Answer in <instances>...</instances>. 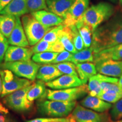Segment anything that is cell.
<instances>
[{"label":"cell","instance_id":"44","mask_svg":"<svg viewBox=\"0 0 122 122\" xmlns=\"http://www.w3.org/2000/svg\"><path fill=\"white\" fill-rule=\"evenodd\" d=\"M2 79H1V76H0V96L1 95V93H2Z\"/></svg>","mask_w":122,"mask_h":122},{"label":"cell","instance_id":"47","mask_svg":"<svg viewBox=\"0 0 122 122\" xmlns=\"http://www.w3.org/2000/svg\"><path fill=\"white\" fill-rule=\"evenodd\" d=\"M122 122V119L119 120H116L115 122Z\"/></svg>","mask_w":122,"mask_h":122},{"label":"cell","instance_id":"12","mask_svg":"<svg viewBox=\"0 0 122 122\" xmlns=\"http://www.w3.org/2000/svg\"><path fill=\"white\" fill-rule=\"evenodd\" d=\"M46 86L52 89H65L77 87L83 85L78 76L64 75L51 81L45 83Z\"/></svg>","mask_w":122,"mask_h":122},{"label":"cell","instance_id":"25","mask_svg":"<svg viewBox=\"0 0 122 122\" xmlns=\"http://www.w3.org/2000/svg\"><path fill=\"white\" fill-rule=\"evenodd\" d=\"M71 62L79 64L86 62H94V53L91 48H85L73 54Z\"/></svg>","mask_w":122,"mask_h":122},{"label":"cell","instance_id":"46","mask_svg":"<svg viewBox=\"0 0 122 122\" xmlns=\"http://www.w3.org/2000/svg\"><path fill=\"white\" fill-rule=\"evenodd\" d=\"M119 1V4L120 7L122 8V0H118Z\"/></svg>","mask_w":122,"mask_h":122},{"label":"cell","instance_id":"6","mask_svg":"<svg viewBox=\"0 0 122 122\" xmlns=\"http://www.w3.org/2000/svg\"><path fill=\"white\" fill-rule=\"evenodd\" d=\"M0 76L2 81V91L1 95L2 97L33 83L32 81L18 77L7 69H0Z\"/></svg>","mask_w":122,"mask_h":122},{"label":"cell","instance_id":"14","mask_svg":"<svg viewBox=\"0 0 122 122\" xmlns=\"http://www.w3.org/2000/svg\"><path fill=\"white\" fill-rule=\"evenodd\" d=\"M7 40L9 44L13 46L25 48L30 46V44L23 27L22 21L19 17H16L15 27L10 36L7 39Z\"/></svg>","mask_w":122,"mask_h":122},{"label":"cell","instance_id":"11","mask_svg":"<svg viewBox=\"0 0 122 122\" xmlns=\"http://www.w3.org/2000/svg\"><path fill=\"white\" fill-rule=\"evenodd\" d=\"M94 63L99 74L116 78L122 75V61L109 59L97 61Z\"/></svg>","mask_w":122,"mask_h":122},{"label":"cell","instance_id":"1","mask_svg":"<svg viewBox=\"0 0 122 122\" xmlns=\"http://www.w3.org/2000/svg\"><path fill=\"white\" fill-rule=\"evenodd\" d=\"M122 44V13H118L93 33L91 48L94 54Z\"/></svg>","mask_w":122,"mask_h":122},{"label":"cell","instance_id":"28","mask_svg":"<svg viewBox=\"0 0 122 122\" xmlns=\"http://www.w3.org/2000/svg\"><path fill=\"white\" fill-rule=\"evenodd\" d=\"M59 53L46 51L34 54L32 57V60L37 63L48 64L52 63Z\"/></svg>","mask_w":122,"mask_h":122},{"label":"cell","instance_id":"24","mask_svg":"<svg viewBox=\"0 0 122 122\" xmlns=\"http://www.w3.org/2000/svg\"><path fill=\"white\" fill-rule=\"evenodd\" d=\"M46 84L42 80H38L34 83V85L31 88L27 93V99L30 101L33 102L35 100L44 97L46 93Z\"/></svg>","mask_w":122,"mask_h":122},{"label":"cell","instance_id":"3","mask_svg":"<svg viewBox=\"0 0 122 122\" xmlns=\"http://www.w3.org/2000/svg\"><path fill=\"white\" fill-rule=\"evenodd\" d=\"M76 105L75 101H61L45 100L38 104V110L41 114L50 117L61 118L67 117L74 110Z\"/></svg>","mask_w":122,"mask_h":122},{"label":"cell","instance_id":"22","mask_svg":"<svg viewBox=\"0 0 122 122\" xmlns=\"http://www.w3.org/2000/svg\"><path fill=\"white\" fill-rule=\"evenodd\" d=\"M58 40L63 45L65 49L69 52L75 54L77 51L73 43L71 29L70 26H64L63 28L59 33Z\"/></svg>","mask_w":122,"mask_h":122},{"label":"cell","instance_id":"26","mask_svg":"<svg viewBox=\"0 0 122 122\" xmlns=\"http://www.w3.org/2000/svg\"><path fill=\"white\" fill-rule=\"evenodd\" d=\"M81 36L85 48H89L91 46L93 40V32L91 29L86 24L80 21H77L75 24Z\"/></svg>","mask_w":122,"mask_h":122},{"label":"cell","instance_id":"17","mask_svg":"<svg viewBox=\"0 0 122 122\" xmlns=\"http://www.w3.org/2000/svg\"><path fill=\"white\" fill-rule=\"evenodd\" d=\"M29 13L27 0H12L0 14L12 15L15 17H20Z\"/></svg>","mask_w":122,"mask_h":122},{"label":"cell","instance_id":"37","mask_svg":"<svg viewBox=\"0 0 122 122\" xmlns=\"http://www.w3.org/2000/svg\"><path fill=\"white\" fill-rule=\"evenodd\" d=\"M75 122L72 117L70 118H36L34 119L27 120L26 122Z\"/></svg>","mask_w":122,"mask_h":122},{"label":"cell","instance_id":"30","mask_svg":"<svg viewBox=\"0 0 122 122\" xmlns=\"http://www.w3.org/2000/svg\"><path fill=\"white\" fill-rule=\"evenodd\" d=\"M54 65L63 74L78 76V74H77V71H76L75 64L72 63V62H62V63L54 64Z\"/></svg>","mask_w":122,"mask_h":122},{"label":"cell","instance_id":"48","mask_svg":"<svg viewBox=\"0 0 122 122\" xmlns=\"http://www.w3.org/2000/svg\"></svg>","mask_w":122,"mask_h":122},{"label":"cell","instance_id":"21","mask_svg":"<svg viewBox=\"0 0 122 122\" xmlns=\"http://www.w3.org/2000/svg\"><path fill=\"white\" fill-rule=\"evenodd\" d=\"M75 65L79 77L83 84H86L90 78L97 74V71L95 63L86 62L76 64Z\"/></svg>","mask_w":122,"mask_h":122},{"label":"cell","instance_id":"33","mask_svg":"<svg viewBox=\"0 0 122 122\" xmlns=\"http://www.w3.org/2000/svg\"><path fill=\"white\" fill-rule=\"evenodd\" d=\"M70 27L71 29V31H72L73 43H74L75 48L77 51H81L85 48L83 39L79 33L76 25H71Z\"/></svg>","mask_w":122,"mask_h":122},{"label":"cell","instance_id":"42","mask_svg":"<svg viewBox=\"0 0 122 122\" xmlns=\"http://www.w3.org/2000/svg\"><path fill=\"white\" fill-rule=\"evenodd\" d=\"M0 122H5V117L3 112L0 111Z\"/></svg>","mask_w":122,"mask_h":122},{"label":"cell","instance_id":"13","mask_svg":"<svg viewBox=\"0 0 122 122\" xmlns=\"http://www.w3.org/2000/svg\"><path fill=\"white\" fill-rule=\"evenodd\" d=\"M33 54L31 48L11 45L7 49L4 61L5 62L28 61Z\"/></svg>","mask_w":122,"mask_h":122},{"label":"cell","instance_id":"41","mask_svg":"<svg viewBox=\"0 0 122 122\" xmlns=\"http://www.w3.org/2000/svg\"><path fill=\"white\" fill-rule=\"evenodd\" d=\"M0 111L5 114L9 113L8 109H7V108H6L5 106H3L1 103H0Z\"/></svg>","mask_w":122,"mask_h":122},{"label":"cell","instance_id":"8","mask_svg":"<svg viewBox=\"0 0 122 122\" xmlns=\"http://www.w3.org/2000/svg\"><path fill=\"white\" fill-rule=\"evenodd\" d=\"M88 92V86L83 84L77 87L65 89H46L45 96L50 100L73 101L83 97Z\"/></svg>","mask_w":122,"mask_h":122},{"label":"cell","instance_id":"43","mask_svg":"<svg viewBox=\"0 0 122 122\" xmlns=\"http://www.w3.org/2000/svg\"><path fill=\"white\" fill-rule=\"evenodd\" d=\"M118 84H119V85L120 89H121V90L122 91V75L120 76L119 79Z\"/></svg>","mask_w":122,"mask_h":122},{"label":"cell","instance_id":"19","mask_svg":"<svg viewBox=\"0 0 122 122\" xmlns=\"http://www.w3.org/2000/svg\"><path fill=\"white\" fill-rule=\"evenodd\" d=\"M122 61V44L102 50L94 54V62L104 59Z\"/></svg>","mask_w":122,"mask_h":122},{"label":"cell","instance_id":"5","mask_svg":"<svg viewBox=\"0 0 122 122\" xmlns=\"http://www.w3.org/2000/svg\"><path fill=\"white\" fill-rule=\"evenodd\" d=\"M22 23L30 46H34L43 39L46 33L51 28L42 25L30 14L22 16Z\"/></svg>","mask_w":122,"mask_h":122},{"label":"cell","instance_id":"10","mask_svg":"<svg viewBox=\"0 0 122 122\" xmlns=\"http://www.w3.org/2000/svg\"><path fill=\"white\" fill-rule=\"evenodd\" d=\"M90 0H75L67 13L63 24L65 26L75 25L77 20L89 7Z\"/></svg>","mask_w":122,"mask_h":122},{"label":"cell","instance_id":"23","mask_svg":"<svg viewBox=\"0 0 122 122\" xmlns=\"http://www.w3.org/2000/svg\"><path fill=\"white\" fill-rule=\"evenodd\" d=\"M16 17L14 15L0 14V32L8 39L14 28Z\"/></svg>","mask_w":122,"mask_h":122},{"label":"cell","instance_id":"40","mask_svg":"<svg viewBox=\"0 0 122 122\" xmlns=\"http://www.w3.org/2000/svg\"><path fill=\"white\" fill-rule=\"evenodd\" d=\"M12 0H0V12L5 8Z\"/></svg>","mask_w":122,"mask_h":122},{"label":"cell","instance_id":"32","mask_svg":"<svg viewBox=\"0 0 122 122\" xmlns=\"http://www.w3.org/2000/svg\"><path fill=\"white\" fill-rule=\"evenodd\" d=\"M65 25L63 24L54 27H52L49 31L46 33L42 40L49 43H54L58 40L59 33L61 30L63 28Z\"/></svg>","mask_w":122,"mask_h":122},{"label":"cell","instance_id":"31","mask_svg":"<svg viewBox=\"0 0 122 122\" xmlns=\"http://www.w3.org/2000/svg\"><path fill=\"white\" fill-rule=\"evenodd\" d=\"M27 3L30 14L40 10H48L46 0H27Z\"/></svg>","mask_w":122,"mask_h":122},{"label":"cell","instance_id":"35","mask_svg":"<svg viewBox=\"0 0 122 122\" xmlns=\"http://www.w3.org/2000/svg\"><path fill=\"white\" fill-rule=\"evenodd\" d=\"M52 44L49 43V42L46 41L42 39L36 45L32 47V51L33 54L46 52V51H50Z\"/></svg>","mask_w":122,"mask_h":122},{"label":"cell","instance_id":"2","mask_svg":"<svg viewBox=\"0 0 122 122\" xmlns=\"http://www.w3.org/2000/svg\"><path fill=\"white\" fill-rule=\"evenodd\" d=\"M114 11L115 9L112 4L101 2L88 7L77 21L88 25L93 33L103 22L109 20L113 15Z\"/></svg>","mask_w":122,"mask_h":122},{"label":"cell","instance_id":"45","mask_svg":"<svg viewBox=\"0 0 122 122\" xmlns=\"http://www.w3.org/2000/svg\"><path fill=\"white\" fill-rule=\"evenodd\" d=\"M108 1H109L110 2L113 3V4H117L118 0H108Z\"/></svg>","mask_w":122,"mask_h":122},{"label":"cell","instance_id":"9","mask_svg":"<svg viewBox=\"0 0 122 122\" xmlns=\"http://www.w3.org/2000/svg\"><path fill=\"white\" fill-rule=\"evenodd\" d=\"M71 117L75 122H107L106 114H100L81 105H77L72 111Z\"/></svg>","mask_w":122,"mask_h":122},{"label":"cell","instance_id":"16","mask_svg":"<svg viewBox=\"0 0 122 122\" xmlns=\"http://www.w3.org/2000/svg\"><path fill=\"white\" fill-rule=\"evenodd\" d=\"M81 105L85 108H88L98 112H103L112 107L111 103L107 102L98 97L88 95L81 101Z\"/></svg>","mask_w":122,"mask_h":122},{"label":"cell","instance_id":"38","mask_svg":"<svg viewBox=\"0 0 122 122\" xmlns=\"http://www.w3.org/2000/svg\"><path fill=\"white\" fill-rule=\"evenodd\" d=\"M73 53L65 50L62 52L59 53V54L52 62L53 64H57L59 63L66 62H71L72 59Z\"/></svg>","mask_w":122,"mask_h":122},{"label":"cell","instance_id":"4","mask_svg":"<svg viewBox=\"0 0 122 122\" xmlns=\"http://www.w3.org/2000/svg\"><path fill=\"white\" fill-rule=\"evenodd\" d=\"M41 66L32 60L4 62L0 64V69H7L22 78L34 81Z\"/></svg>","mask_w":122,"mask_h":122},{"label":"cell","instance_id":"18","mask_svg":"<svg viewBox=\"0 0 122 122\" xmlns=\"http://www.w3.org/2000/svg\"><path fill=\"white\" fill-rule=\"evenodd\" d=\"M75 0H46L48 10L65 19Z\"/></svg>","mask_w":122,"mask_h":122},{"label":"cell","instance_id":"34","mask_svg":"<svg viewBox=\"0 0 122 122\" xmlns=\"http://www.w3.org/2000/svg\"><path fill=\"white\" fill-rule=\"evenodd\" d=\"M110 114L111 118L114 120L122 119V98L112 105Z\"/></svg>","mask_w":122,"mask_h":122},{"label":"cell","instance_id":"36","mask_svg":"<svg viewBox=\"0 0 122 122\" xmlns=\"http://www.w3.org/2000/svg\"><path fill=\"white\" fill-rule=\"evenodd\" d=\"M9 42L7 39L0 32V64L2 63L4 61L7 49L9 48Z\"/></svg>","mask_w":122,"mask_h":122},{"label":"cell","instance_id":"29","mask_svg":"<svg viewBox=\"0 0 122 122\" xmlns=\"http://www.w3.org/2000/svg\"><path fill=\"white\" fill-rule=\"evenodd\" d=\"M97 97L107 102L115 103L122 98V92H118L113 90L102 91Z\"/></svg>","mask_w":122,"mask_h":122},{"label":"cell","instance_id":"27","mask_svg":"<svg viewBox=\"0 0 122 122\" xmlns=\"http://www.w3.org/2000/svg\"><path fill=\"white\" fill-rule=\"evenodd\" d=\"M104 76L103 75L97 74L89 79L87 86L89 95L97 97L101 92L100 84Z\"/></svg>","mask_w":122,"mask_h":122},{"label":"cell","instance_id":"20","mask_svg":"<svg viewBox=\"0 0 122 122\" xmlns=\"http://www.w3.org/2000/svg\"><path fill=\"white\" fill-rule=\"evenodd\" d=\"M63 74L54 65H45L41 66L39 68L36 78L45 83L51 81Z\"/></svg>","mask_w":122,"mask_h":122},{"label":"cell","instance_id":"7","mask_svg":"<svg viewBox=\"0 0 122 122\" xmlns=\"http://www.w3.org/2000/svg\"><path fill=\"white\" fill-rule=\"evenodd\" d=\"M34 83L6 96L4 100V102L9 107L15 111L28 110L32 106L33 102L27 99V93L33 86Z\"/></svg>","mask_w":122,"mask_h":122},{"label":"cell","instance_id":"39","mask_svg":"<svg viewBox=\"0 0 122 122\" xmlns=\"http://www.w3.org/2000/svg\"><path fill=\"white\" fill-rule=\"evenodd\" d=\"M65 50V49L63 45H62V43L59 40H58L56 42L52 44L50 51L55 53H61L64 51Z\"/></svg>","mask_w":122,"mask_h":122},{"label":"cell","instance_id":"15","mask_svg":"<svg viewBox=\"0 0 122 122\" xmlns=\"http://www.w3.org/2000/svg\"><path fill=\"white\" fill-rule=\"evenodd\" d=\"M44 26L51 28L63 24L64 19L49 10H40L30 14Z\"/></svg>","mask_w":122,"mask_h":122}]
</instances>
